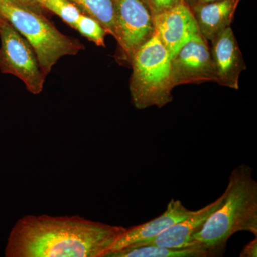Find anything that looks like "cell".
<instances>
[{
	"label": "cell",
	"instance_id": "1",
	"mask_svg": "<svg viewBox=\"0 0 257 257\" xmlns=\"http://www.w3.org/2000/svg\"><path fill=\"white\" fill-rule=\"evenodd\" d=\"M126 228L79 216L27 215L10 232L7 257H105Z\"/></svg>",
	"mask_w": 257,
	"mask_h": 257
},
{
	"label": "cell",
	"instance_id": "2",
	"mask_svg": "<svg viewBox=\"0 0 257 257\" xmlns=\"http://www.w3.org/2000/svg\"><path fill=\"white\" fill-rule=\"evenodd\" d=\"M252 173L246 164L231 171L224 202L193 236L194 245L204 248L209 257L222 256L236 233L246 231L257 237V182Z\"/></svg>",
	"mask_w": 257,
	"mask_h": 257
},
{
	"label": "cell",
	"instance_id": "3",
	"mask_svg": "<svg viewBox=\"0 0 257 257\" xmlns=\"http://www.w3.org/2000/svg\"><path fill=\"white\" fill-rule=\"evenodd\" d=\"M44 13L0 0V18L9 22L28 40L47 77L62 57L77 55L85 47L77 39L61 32Z\"/></svg>",
	"mask_w": 257,
	"mask_h": 257
},
{
	"label": "cell",
	"instance_id": "4",
	"mask_svg": "<svg viewBox=\"0 0 257 257\" xmlns=\"http://www.w3.org/2000/svg\"><path fill=\"white\" fill-rule=\"evenodd\" d=\"M133 73L130 92L133 106L139 110L152 106L164 107L172 102L174 85L171 57L155 32L153 37L130 60Z\"/></svg>",
	"mask_w": 257,
	"mask_h": 257
},
{
	"label": "cell",
	"instance_id": "5",
	"mask_svg": "<svg viewBox=\"0 0 257 257\" xmlns=\"http://www.w3.org/2000/svg\"><path fill=\"white\" fill-rule=\"evenodd\" d=\"M0 72L20 79L34 95L42 93L47 77L42 73L35 51L28 40L3 18H0Z\"/></svg>",
	"mask_w": 257,
	"mask_h": 257
},
{
	"label": "cell",
	"instance_id": "6",
	"mask_svg": "<svg viewBox=\"0 0 257 257\" xmlns=\"http://www.w3.org/2000/svg\"><path fill=\"white\" fill-rule=\"evenodd\" d=\"M114 39L130 62L155 33L153 15L144 0H114Z\"/></svg>",
	"mask_w": 257,
	"mask_h": 257
},
{
	"label": "cell",
	"instance_id": "7",
	"mask_svg": "<svg viewBox=\"0 0 257 257\" xmlns=\"http://www.w3.org/2000/svg\"><path fill=\"white\" fill-rule=\"evenodd\" d=\"M174 87L189 84L216 82L208 42L199 34L191 38L171 58Z\"/></svg>",
	"mask_w": 257,
	"mask_h": 257
},
{
	"label": "cell",
	"instance_id": "8",
	"mask_svg": "<svg viewBox=\"0 0 257 257\" xmlns=\"http://www.w3.org/2000/svg\"><path fill=\"white\" fill-rule=\"evenodd\" d=\"M153 18L155 32L171 58L186 42L200 34L192 9L184 0Z\"/></svg>",
	"mask_w": 257,
	"mask_h": 257
},
{
	"label": "cell",
	"instance_id": "9",
	"mask_svg": "<svg viewBox=\"0 0 257 257\" xmlns=\"http://www.w3.org/2000/svg\"><path fill=\"white\" fill-rule=\"evenodd\" d=\"M211 42L216 82L238 90L240 74L246 66L231 27L225 29Z\"/></svg>",
	"mask_w": 257,
	"mask_h": 257
},
{
	"label": "cell",
	"instance_id": "10",
	"mask_svg": "<svg viewBox=\"0 0 257 257\" xmlns=\"http://www.w3.org/2000/svg\"><path fill=\"white\" fill-rule=\"evenodd\" d=\"M194 212V211L184 207L179 199H172L167 204L165 212L162 213L158 217L147 221L145 224L126 229V232L116 241L109 252L131 245L147 242L155 239L172 225L187 219Z\"/></svg>",
	"mask_w": 257,
	"mask_h": 257
},
{
	"label": "cell",
	"instance_id": "11",
	"mask_svg": "<svg viewBox=\"0 0 257 257\" xmlns=\"http://www.w3.org/2000/svg\"><path fill=\"white\" fill-rule=\"evenodd\" d=\"M225 199L224 192L214 202L194 211L187 219L179 221L161 233L155 239L135 245H155L163 247L183 248L195 246L193 236L202 229L208 218L218 209Z\"/></svg>",
	"mask_w": 257,
	"mask_h": 257
},
{
	"label": "cell",
	"instance_id": "12",
	"mask_svg": "<svg viewBox=\"0 0 257 257\" xmlns=\"http://www.w3.org/2000/svg\"><path fill=\"white\" fill-rule=\"evenodd\" d=\"M240 0H219L197 3L191 8L201 35L211 42L225 29L231 27Z\"/></svg>",
	"mask_w": 257,
	"mask_h": 257
},
{
	"label": "cell",
	"instance_id": "13",
	"mask_svg": "<svg viewBox=\"0 0 257 257\" xmlns=\"http://www.w3.org/2000/svg\"><path fill=\"white\" fill-rule=\"evenodd\" d=\"M105 257H209L204 248L199 246L172 248L155 245H131L111 251Z\"/></svg>",
	"mask_w": 257,
	"mask_h": 257
},
{
	"label": "cell",
	"instance_id": "14",
	"mask_svg": "<svg viewBox=\"0 0 257 257\" xmlns=\"http://www.w3.org/2000/svg\"><path fill=\"white\" fill-rule=\"evenodd\" d=\"M83 14L96 19L107 32L115 37L114 0H69Z\"/></svg>",
	"mask_w": 257,
	"mask_h": 257
},
{
	"label": "cell",
	"instance_id": "15",
	"mask_svg": "<svg viewBox=\"0 0 257 257\" xmlns=\"http://www.w3.org/2000/svg\"><path fill=\"white\" fill-rule=\"evenodd\" d=\"M45 11L53 13L71 28H74L82 12L69 0H37Z\"/></svg>",
	"mask_w": 257,
	"mask_h": 257
},
{
	"label": "cell",
	"instance_id": "16",
	"mask_svg": "<svg viewBox=\"0 0 257 257\" xmlns=\"http://www.w3.org/2000/svg\"><path fill=\"white\" fill-rule=\"evenodd\" d=\"M74 29L96 46L106 47L105 37L108 35L107 32L101 23L92 17L82 13Z\"/></svg>",
	"mask_w": 257,
	"mask_h": 257
},
{
	"label": "cell",
	"instance_id": "17",
	"mask_svg": "<svg viewBox=\"0 0 257 257\" xmlns=\"http://www.w3.org/2000/svg\"><path fill=\"white\" fill-rule=\"evenodd\" d=\"M152 15H156L174 8L182 0H144Z\"/></svg>",
	"mask_w": 257,
	"mask_h": 257
},
{
	"label": "cell",
	"instance_id": "18",
	"mask_svg": "<svg viewBox=\"0 0 257 257\" xmlns=\"http://www.w3.org/2000/svg\"><path fill=\"white\" fill-rule=\"evenodd\" d=\"M240 257L257 256V237L244 245L239 254Z\"/></svg>",
	"mask_w": 257,
	"mask_h": 257
},
{
	"label": "cell",
	"instance_id": "19",
	"mask_svg": "<svg viewBox=\"0 0 257 257\" xmlns=\"http://www.w3.org/2000/svg\"><path fill=\"white\" fill-rule=\"evenodd\" d=\"M2 1L8 2V3H14V4L25 5L30 7L33 9L40 10V11L45 12L43 8H41L37 0H2Z\"/></svg>",
	"mask_w": 257,
	"mask_h": 257
},
{
	"label": "cell",
	"instance_id": "20",
	"mask_svg": "<svg viewBox=\"0 0 257 257\" xmlns=\"http://www.w3.org/2000/svg\"><path fill=\"white\" fill-rule=\"evenodd\" d=\"M184 1L189 5L190 8H192V7L197 4V0H184Z\"/></svg>",
	"mask_w": 257,
	"mask_h": 257
},
{
	"label": "cell",
	"instance_id": "21",
	"mask_svg": "<svg viewBox=\"0 0 257 257\" xmlns=\"http://www.w3.org/2000/svg\"><path fill=\"white\" fill-rule=\"evenodd\" d=\"M216 1H219V0H197V3H209Z\"/></svg>",
	"mask_w": 257,
	"mask_h": 257
}]
</instances>
